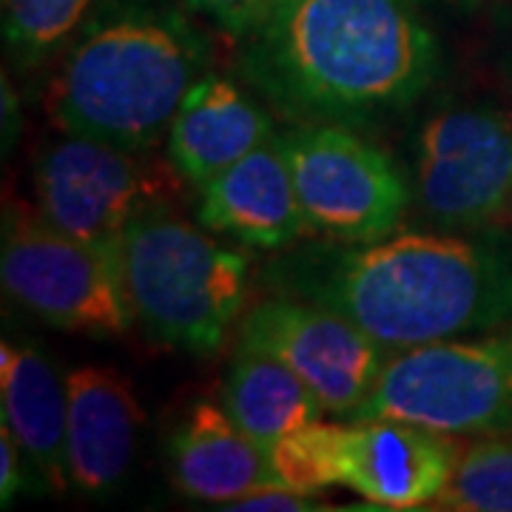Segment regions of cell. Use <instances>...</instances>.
<instances>
[{"mask_svg":"<svg viewBox=\"0 0 512 512\" xmlns=\"http://www.w3.org/2000/svg\"><path fill=\"white\" fill-rule=\"evenodd\" d=\"M237 69L288 123L362 126L430 89L439 43L413 0H293L242 40Z\"/></svg>","mask_w":512,"mask_h":512,"instance_id":"6da1fadb","label":"cell"},{"mask_svg":"<svg viewBox=\"0 0 512 512\" xmlns=\"http://www.w3.org/2000/svg\"><path fill=\"white\" fill-rule=\"evenodd\" d=\"M268 282L348 316L393 353L512 325V256L458 234L322 239L276 259Z\"/></svg>","mask_w":512,"mask_h":512,"instance_id":"7a4b0ae2","label":"cell"},{"mask_svg":"<svg viewBox=\"0 0 512 512\" xmlns=\"http://www.w3.org/2000/svg\"><path fill=\"white\" fill-rule=\"evenodd\" d=\"M208 66V40L183 15L128 9L83 26L60 52L43 109L60 134L160 148Z\"/></svg>","mask_w":512,"mask_h":512,"instance_id":"3957f363","label":"cell"},{"mask_svg":"<svg viewBox=\"0 0 512 512\" xmlns=\"http://www.w3.org/2000/svg\"><path fill=\"white\" fill-rule=\"evenodd\" d=\"M134 322L151 342L211 356L237 328L251 288V256L157 208L128 225L117 242Z\"/></svg>","mask_w":512,"mask_h":512,"instance_id":"277c9868","label":"cell"},{"mask_svg":"<svg viewBox=\"0 0 512 512\" xmlns=\"http://www.w3.org/2000/svg\"><path fill=\"white\" fill-rule=\"evenodd\" d=\"M404 419L456 439L512 433V325L396 350L353 419Z\"/></svg>","mask_w":512,"mask_h":512,"instance_id":"5b68a950","label":"cell"},{"mask_svg":"<svg viewBox=\"0 0 512 512\" xmlns=\"http://www.w3.org/2000/svg\"><path fill=\"white\" fill-rule=\"evenodd\" d=\"M0 279L6 296L57 330L120 339L137 325L117 245L72 237L40 211L6 208Z\"/></svg>","mask_w":512,"mask_h":512,"instance_id":"8992f818","label":"cell"},{"mask_svg":"<svg viewBox=\"0 0 512 512\" xmlns=\"http://www.w3.org/2000/svg\"><path fill=\"white\" fill-rule=\"evenodd\" d=\"M37 211L72 237L117 245L137 217L185 200V177L160 148H126L63 134L32 171Z\"/></svg>","mask_w":512,"mask_h":512,"instance_id":"52a82bcc","label":"cell"},{"mask_svg":"<svg viewBox=\"0 0 512 512\" xmlns=\"http://www.w3.org/2000/svg\"><path fill=\"white\" fill-rule=\"evenodd\" d=\"M308 234L367 245L402 228L413 205L396 160L342 123H291L279 131Z\"/></svg>","mask_w":512,"mask_h":512,"instance_id":"ba28073f","label":"cell"},{"mask_svg":"<svg viewBox=\"0 0 512 512\" xmlns=\"http://www.w3.org/2000/svg\"><path fill=\"white\" fill-rule=\"evenodd\" d=\"M413 200L447 231L512 217V114L493 103L436 111L413 140Z\"/></svg>","mask_w":512,"mask_h":512,"instance_id":"9c48e42d","label":"cell"},{"mask_svg":"<svg viewBox=\"0 0 512 512\" xmlns=\"http://www.w3.org/2000/svg\"><path fill=\"white\" fill-rule=\"evenodd\" d=\"M237 336L291 367L336 416H356L393 356L348 316L285 293L254 302L242 313Z\"/></svg>","mask_w":512,"mask_h":512,"instance_id":"30bf717a","label":"cell"},{"mask_svg":"<svg viewBox=\"0 0 512 512\" xmlns=\"http://www.w3.org/2000/svg\"><path fill=\"white\" fill-rule=\"evenodd\" d=\"M464 444L413 421L370 416L345 424L342 487L379 510L433 507L456 473Z\"/></svg>","mask_w":512,"mask_h":512,"instance_id":"8fae6325","label":"cell"},{"mask_svg":"<svg viewBox=\"0 0 512 512\" xmlns=\"http://www.w3.org/2000/svg\"><path fill=\"white\" fill-rule=\"evenodd\" d=\"M197 222L259 251H285L308 234L279 134L202 185Z\"/></svg>","mask_w":512,"mask_h":512,"instance_id":"7c38bea8","label":"cell"},{"mask_svg":"<svg viewBox=\"0 0 512 512\" xmlns=\"http://www.w3.org/2000/svg\"><path fill=\"white\" fill-rule=\"evenodd\" d=\"M143 410L134 387L114 367L89 365L69 373V478L77 493H114L137 456Z\"/></svg>","mask_w":512,"mask_h":512,"instance_id":"4fadbf2b","label":"cell"},{"mask_svg":"<svg viewBox=\"0 0 512 512\" xmlns=\"http://www.w3.org/2000/svg\"><path fill=\"white\" fill-rule=\"evenodd\" d=\"M165 470L185 498L222 510L242 495L279 484L268 450L242 433L228 410L214 402L188 404L174 421L165 439Z\"/></svg>","mask_w":512,"mask_h":512,"instance_id":"5bb4252c","label":"cell"},{"mask_svg":"<svg viewBox=\"0 0 512 512\" xmlns=\"http://www.w3.org/2000/svg\"><path fill=\"white\" fill-rule=\"evenodd\" d=\"M276 134L274 111L259 103V97L245 92L231 77L205 74L185 94L168 131L165 154L185 183L200 191L208 180Z\"/></svg>","mask_w":512,"mask_h":512,"instance_id":"9a60e30c","label":"cell"},{"mask_svg":"<svg viewBox=\"0 0 512 512\" xmlns=\"http://www.w3.org/2000/svg\"><path fill=\"white\" fill-rule=\"evenodd\" d=\"M0 404L43 490L66 493L69 478V376L37 345H0Z\"/></svg>","mask_w":512,"mask_h":512,"instance_id":"2e32d148","label":"cell"},{"mask_svg":"<svg viewBox=\"0 0 512 512\" xmlns=\"http://www.w3.org/2000/svg\"><path fill=\"white\" fill-rule=\"evenodd\" d=\"M222 399L228 416L259 447H274L291 430L322 419L325 404L291 367L265 350L237 342L225 373Z\"/></svg>","mask_w":512,"mask_h":512,"instance_id":"e0dca14e","label":"cell"},{"mask_svg":"<svg viewBox=\"0 0 512 512\" xmlns=\"http://www.w3.org/2000/svg\"><path fill=\"white\" fill-rule=\"evenodd\" d=\"M94 0H3V46L18 72L55 60L92 12Z\"/></svg>","mask_w":512,"mask_h":512,"instance_id":"ac0fdd59","label":"cell"},{"mask_svg":"<svg viewBox=\"0 0 512 512\" xmlns=\"http://www.w3.org/2000/svg\"><path fill=\"white\" fill-rule=\"evenodd\" d=\"M436 510L512 512V439L487 436L464 447Z\"/></svg>","mask_w":512,"mask_h":512,"instance_id":"d6986e66","label":"cell"},{"mask_svg":"<svg viewBox=\"0 0 512 512\" xmlns=\"http://www.w3.org/2000/svg\"><path fill=\"white\" fill-rule=\"evenodd\" d=\"M342 436L345 424L316 419L291 430L268 447L276 481L293 493L319 495L342 484Z\"/></svg>","mask_w":512,"mask_h":512,"instance_id":"ffe728a7","label":"cell"},{"mask_svg":"<svg viewBox=\"0 0 512 512\" xmlns=\"http://www.w3.org/2000/svg\"><path fill=\"white\" fill-rule=\"evenodd\" d=\"M191 12L208 18L228 37H245L268 18L271 0H185Z\"/></svg>","mask_w":512,"mask_h":512,"instance_id":"44dd1931","label":"cell"},{"mask_svg":"<svg viewBox=\"0 0 512 512\" xmlns=\"http://www.w3.org/2000/svg\"><path fill=\"white\" fill-rule=\"evenodd\" d=\"M23 458H26L23 447L12 436V430L3 424L0 427V507L3 510H9L23 490H35V484L23 470Z\"/></svg>","mask_w":512,"mask_h":512,"instance_id":"7402d4cb","label":"cell"},{"mask_svg":"<svg viewBox=\"0 0 512 512\" xmlns=\"http://www.w3.org/2000/svg\"><path fill=\"white\" fill-rule=\"evenodd\" d=\"M225 510H254V512H305V510H325L322 504L313 501V495L293 493L282 484L262 487L251 495H242L239 501L228 504Z\"/></svg>","mask_w":512,"mask_h":512,"instance_id":"603a6c76","label":"cell"},{"mask_svg":"<svg viewBox=\"0 0 512 512\" xmlns=\"http://www.w3.org/2000/svg\"><path fill=\"white\" fill-rule=\"evenodd\" d=\"M288 3H293V0H271V9H268V15H271V12H276V9H282V6H288Z\"/></svg>","mask_w":512,"mask_h":512,"instance_id":"cb8c5ba5","label":"cell"},{"mask_svg":"<svg viewBox=\"0 0 512 512\" xmlns=\"http://www.w3.org/2000/svg\"><path fill=\"white\" fill-rule=\"evenodd\" d=\"M504 72H507V77H510V83H512V46H510V55H507V63H504Z\"/></svg>","mask_w":512,"mask_h":512,"instance_id":"d4e9b609","label":"cell"}]
</instances>
